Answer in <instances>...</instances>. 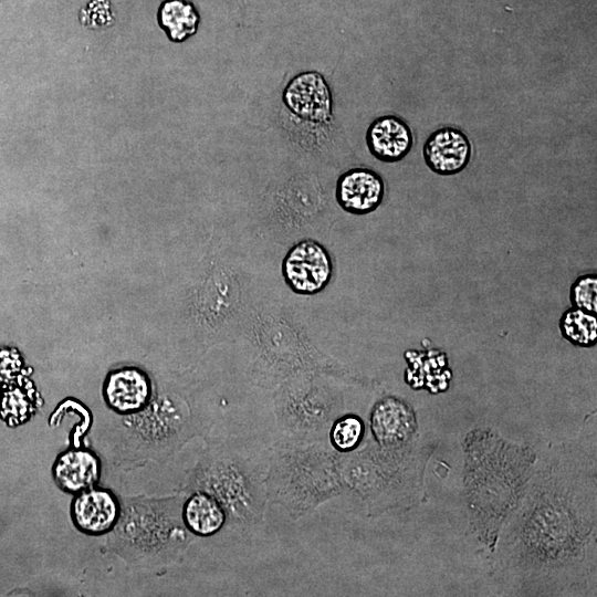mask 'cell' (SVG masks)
Here are the masks:
<instances>
[{"mask_svg":"<svg viewBox=\"0 0 597 597\" xmlns=\"http://www.w3.org/2000/svg\"><path fill=\"white\" fill-rule=\"evenodd\" d=\"M385 190V181L378 172L366 167H355L338 177L335 199L347 213L365 216L381 205Z\"/></svg>","mask_w":597,"mask_h":597,"instance_id":"9","label":"cell"},{"mask_svg":"<svg viewBox=\"0 0 597 597\" xmlns=\"http://www.w3.org/2000/svg\"><path fill=\"white\" fill-rule=\"evenodd\" d=\"M29 410L30 402L19 388L6 392L2 400V413L14 415L17 421H23V417H28Z\"/></svg>","mask_w":597,"mask_h":597,"instance_id":"19","label":"cell"},{"mask_svg":"<svg viewBox=\"0 0 597 597\" xmlns=\"http://www.w3.org/2000/svg\"><path fill=\"white\" fill-rule=\"evenodd\" d=\"M56 485L64 492L77 494L98 482L101 461L88 450H67L60 453L52 467Z\"/></svg>","mask_w":597,"mask_h":597,"instance_id":"13","label":"cell"},{"mask_svg":"<svg viewBox=\"0 0 597 597\" xmlns=\"http://www.w3.org/2000/svg\"><path fill=\"white\" fill-rule=\"evenodd\" d=\"M284 106L305 123L326 126L333 119V95L325 77L306 71L292 77L282 93Z\"/></svg>","mask_w":597,"mask_h":597,"instance_id":"6","label":"cell"},{"mask_svg":"<svg viewBox=\"0 0 597 597\" xmlns=\"http://www.w3.org/2000/svg\"><path fill=\"white\" fill-rule=\"evenodd\" d=\"M569 302L573 307L597 314V273H585L574 280L569 287Z\"/></svg>","mask_w":597,"mask_h":597,"instance_id":"18","label":"cell"},{"mask_svg":"<svg viewBox=\"0 0 597 597\" xmlns=\"http://www.w3.org/2000/svg\"><path fill=\"white\" fill-rule=\"evenodd\" d=\"M282 276L290 290L298 295L322 292L333 276V261L317 241L304 239L290 248L282 260Z\"/></svg>","mask_w":597,"mask_h":597,"instance_id":"5","label":"cell"},{"mask_svg":"<svg viewBox=\"0 0 597 597\" xmlns=\"http://www.w3.org/2000/svg\"><path fill=\"white\" fill-rule=\"evenodd\" d=\"M341 453L328 441L272 443L266 472L268 501L301 519L343 491Z\"/></svg>","mask_w":597,"mask_h":597,"instance_id":"1","label":"cell"},{"mask_svg":"<svg viewBox=\"0 0 597 597\" xmlns=\"http://www.w3.org/2000/svg\"><path fill=\"white\" fill-rule=\"evenodd\" d=\"M200 17L195 6L187 0H166L158 10V22L172 42H184L192 36Z\"/></svg>","mask_w":597,"mask_h":597,"instance_id":"15","label":"cell"},{"mask_svg":"<svg viewBox=\"0 0 597 597\" xmlns=\"http://www.w3.org/2000/svg\"><path fill=\"white\" fill-rule=\"evenodd\" d=\"M370 430L385 450H405L415 431V413L405 400L386 396L375 402L370 411Z\"/></svg>","mask_w":597,"mask_h":597,"instance_id":"7","label":"cell"},{"mask_svg":"<svg viewBox=\"0 0 597 597\" xmlns=\"http://www.w3.org/2000/svg\"><path fill=\"white\" fill-rule=\"evenodd\" d=\"M422 156L426 166L439 176L463 171L472 157L469 137L459 128L444 126L433 130L425 140Z\"/></svg>","mask_w":597,"mask_h":597,"instance_id":"8","label":"cell"},{"mask_svg":"<svg viewBox=\"0 0 597 597\" xmlns=\"http://www.w3.org/2000/svg\"><path fill=\"white\" fill-rule=\"evenodd\" d=\"M0 401H1V389H0Z\"/></svg>","mask_w":597,"mask_h":597,"instance_id":"20","label":"cell"},{"mask_svg":"<svg viewBox=\"0 0 597 597\" xmlns=\"http://www.w3.org/2000/svg\"><path fill=\"white\" fill-rule=\"evenodd\" d=\"M153 385L148 375L136 367L111 371L103 385L106 405L116 413L132 415L144 409L150 401Z\"/></svg>","mask_w":597,"mask_h":597,"instance_id":"11","label":"cell"},{"mask_svg":"<svg viewBox=\"0 0 597 597\" xmlns=\"http://www.w3.org/2000/svg\"><path fill=\"white\" fill-rule=\"evenodd\" d=\"M404 451L368 444L341 453L344 488L356 493L371 513L395 506L404 493Z\"/></svg>","mask_w":597,"mask_h":597,"instance_id":"4","label":"cell"},{"mask_svg":"<svg viewBox=\"0 0 597 597\" xmlns=\"http://www.w3.org/2000/svg\"><path fill=\"white\" fill-rule=\"evenodd\" d=\"M365 434V423L360 417L345 413L337 417L328 431V443L338 453L345 454L359 448Z\"/></svg>","mask_w":597,"mask_h":597,"instance_id":"17","label":"cell"},{"mask_svg":"<svg viewBox=\"0 0 597 597\" xmlns=\"http://www.w3.org/2000/svg\"><path fill=\"white\" fill-rule=\"evenodd\" d=\"M341 400L327 386L300 379L276 394L272 443L328 441L333 421L339 417Z\"/></svg>","mask_w":597,"mask_h":597,"instance_id":"3","label":"cell"},{"mask_svg":"<svg viewBox=\"0 0 597 597\" xmlns=\"http://www.w3.org/2000/svg\"><path fill=\"white\" fill-rule=\"evenodd\" d=\"M181 520L185 528L192 535L209 537L223 528L229 516L214 496L197 490L182 503Z\"/></svg>","mask_w":597,"mask_h":597,"instance_id":"14","label":"cell"},{"mask_svg":"<svg viewBox=\"0 0 597 597\" xmlns=\"http://www.w3.org/2000/svg\"><path fill=\"white\" fill-rule=\"evenodd\" d=\"M75 495L70 512L80 532L98 536L115 526L121 515V505L112 491L91 488Z\"/></svg>","mask_w":597,"mask_h":597,"instance_id":"10","label":"cell"},{"mask_svg":"<svg viewBox=\"0 0 597 597\" xmlns=\"http://www.w3.org/2000/svg\"><path fill=\"white\" fill-rule=\"evenodd\" d=\"M269 457L270 444L234 439L216 449L199 471V490L222 504L234 526L253 527L264 520Z\"/></svg>","mask_w":597,"mask_h":597,"instance_id":"2","label":"cell"},{"mask_svg":"<svg viewBox=\"0 0 597 597\" xmlns=\"http://www.w3.org/2000/svg\"><path fill=\"white\" fill-rule=\"evenodd\" d=\"M365 140L369 153L377 160L395 164L410 153L413 146V133L401 117L383 115L369 124Z\"/></svg>","mask_w":597,"mask_h":597,"instance_id":"12","label":"cell"},{"mask_svg":"<svg viewBox=\"0 0 597 597\" xmlns=\"http://www.w3.org/2000/svg\"><path fill=\"white\" fill-rule=\"evenodd\" d=\"M558 328L564 339L574 346L590 348L597 342V318L595 314L569 307L558 320Z\"/></svg>","mask_w":597,"mask_h":597,"instance_id":"16","label":"cell"}]
</instances>
